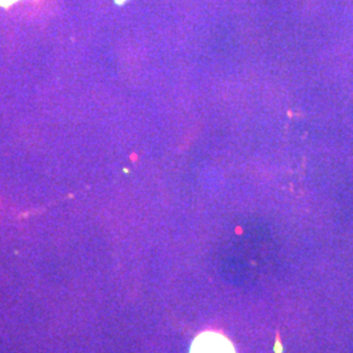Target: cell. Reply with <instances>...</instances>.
Instances as JSON below:
<instances>
[{
    "label": "cell",
    "mask_w": 353,
    "mask_h": 353,
    "mask_svg": "<svg viewBox=\"0 0 353 353\" xmlns=\"http://www.w3.org/2000/svg\"><path fill=\"white\" fill-rule=\"evenodd\" d=\"M190 353H236L233 344L217 332H203L190 348Z\"/></svg>",
    "instance_id": "cell-1"
}]
</instances>
